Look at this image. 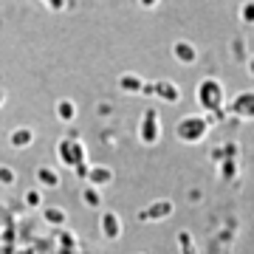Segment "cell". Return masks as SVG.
Here are the masks:
<instances>
[{"mask_svg":"<svg viewBox=\"0 0 254 254\" xmlns=\"http://www.w3.org/2000/svg\"><path fill=\"white\" fill-rule=\"evenodd\" d=\"M119 91H125V93H144L147 88V82L141 79V76H136V73H119Z\"/></svg>","mask_w":254,"mask_h":254,"instance_id":"cell-7","label":"cell"},{"mask_svg":"<svg viewBox=\"0 0 254 254\" xmlns=\"http://www.w3.org/2000/svg\"><path fill=\"white\" fill-rule=\"evenodd\" d=\"M57 153H60V158H63L68 167L85 164V147H82L79 141H73V138H63V141L57 144Z\"/></svg>","mask_w":254,"mask_h":254,"instance_id":"cell-5","label":"cell"},{"mask_svg":"<svg viewBox=\"0 0 254 254\" xmlns=\"http://www.w3.org/2000/svg\"><path fill=\"white\" fill-rule=\"evenodd\" d=\"M147 96H158L164 105H175V102L181 99V91H178V85L173 79H158V82H147L144 88Z\"/></svg>","mask_w":254,"mask_h":254,"instance_id":"cell-4","label":"cell"},{"mask_svg":"<svg viewBox=\"0 0 254 254\" xmlns=\"http://www.w3.org/2000/svg\"><path fill=\"white\" fill-rule=\"evenodd\" d=\"M0 181H3V184H11V181H14V173H11L9 167H0Z\"/></svg>","mask_w":254,"mask_h":254,"instance_id":"cell-14","label":"cell"},{"mask_svg":"<svg viewBox=\"0 0 254 254\" xmlns=\"http://www.w3.org/2000/svg\"><path fill=\"white\" fill-rule=\"evenodd\" d=\"M60 218H63V212H57V209L54 212H48V220H60Z\"/></svg>","mask_w":254,"mask_h":254,"instance_id":"cell-21","label":"cell"},{"mask_svg":"<svg viewBox=\"0 0 254 254\" xmlns=\"http://www.w3.org/2000/svg\"><path fill=\"white\" fill-rule=\"evenodd\" d=\"M173 57H175V63L192 65L195 60H198V51H195V46H192V43H187V40H178V43H173Z\"/></svg>","mask_w":254,"mask_h":254,"instance_id":"cell-6","label":"cell"},{"mask_svg":"<svg viewBox=\"0 0 254 254\" xmlns=\"http://www.w3.org/2000/svg\"><path fill=\"white\" fill-rule=\"evenodd\" d=\"M138 3H141L144 9H153V6H155V3H158V0H138Z\"/></svg>","mask_w":254,"mask_h":254,"instance_id":"cell-20","label":"cell"},{"mask_svg":"<svg viewBox=\"0 0 254 254\" xmlns=\"http://www.w3.org/2000/svg\"><path fill=\"white\" fill-rule=\"evenodd\" d=\"M175 133H178L181 141H200L209 133V122L203 116H184L175 125Z\"/></svg>","mask_w":254,"mask_h":254,"instance_id":"cell-2","label":"cell"},{"mask_svg":"<svg viewBox=\"0 0 254 254\" xmlns=\"http://www.w3.org/2000/svg\"><path fill=\"white\" fill-rule=\"evenodd\" d=\"M110 178H113V173H110L108 167H93L91 170V181L93 184H108Z\"/></svg>","mask_w":254,"mask_h":254,"instance_id":"cell-12","label":"cell"},{"mask_svg":"<svg viewBox=\"0 0 254 254\" xmlns=\"http://www.w3.org/2000/svg\"><path fill=\"white\" fill-rule=\"evenodd\" d=\"M31 141H34V130H31V127H26V125H17L9 133V144L14 147V150H23V147H28Z\"/></svg>","mask_w":254,"mask_h":254,"instance_id":"cell-8","label":"cell"},{"mask_svg":"<svg viewBox=\"0 0 254 254\" xmlns=\"http://www.w3.org/2000/svg\"><path fill=\"white\" fill-rule=\"evenodd\" d=\"M105 229H108V235H116L119 223H116V218H113V215H105Z\"/></svg>","mask_w":254,"mask_h":254,"instance_id":"cell-13","label":"cell"},{"mask_svg":"<svg viewBox=\"0 0 254 254\" xmlns=\"http://www.w3.org/2000/svg\"><path fill=\"white\" fill-rule=\"evenodd\" d=\"M85 200H88V203H99V192L93 190V187H88V190H85Z\"/></svg>","mask_w":254,"mask_h":254,"instance_id":"cell-16","label":"cell"},{"mask_svg":"<svg viewBox=\"0 0 254 254\" xmlns=\"http://www.w3.org/2000/svg\"><path fill=\"white\" fill-rule=\"evenodd\" d=\"M195 96H198V105L203 110H218L220 105H223V88H220V82L218 79H209V76L198 82Z\"/></svg>","mask_w":254,"mask_h":254,"instance_id":"cell-1","label":"cell"},{"mask_svg":"<svg viewBox=\"0 0 254 254\" xmlns=\"http://www.w3.org/2000/svg\"><path fill=\"white\" fill-rule=\"evenodd\" d=\"M57 119L63 122V125H71L73 119H76V105L71 99H60L57 102Z\"/></svg>","mask_w":254,"mask_h":254,"instance_id":"cell-10","label":"cell"},{"mask_svg":"<svg viewBox=\"0 0 254 254\" xmlns=\"http://www.w3.org/2000/svg\"><path fill=\"white\" fill-rule=\"evenodd\" d=\"M48 6H51V9L54 11H60V9H65V0H46Z\"/></svg>","mask_w":254,"mask_h":254,"instance_id":"cell-18","label":"cell"},{"mask_svg":"<svg viewBox=\"0 0 254 254\" xmlns=\"http://www.w3.org/2000/svg\"><path fill=\"white\" fill-rule=\"evenodd\" d=\"M170 212V203H158V206L150 209V215H167Z\"/></svg>","mask_w":254,"mask_h":254,"instance_id":"cell-17","label":"cell"},{"mask_svg":"<svg viewBox=\"0 0 254 254\" xmlns=\"http://www.w3.org/2000/svg\"><path fill=\"white\" fill-rule=\"evenodd\" d=\"M229 110L237 113V116H254V93H240V96L229 105Z\"/></svg>","mask_w":254,"mask_h":254,"instance_id":"cell-9","label":"cell"},{"mask_svg":"<svg viewBox=\"0 0 254 254\" xmlns=\"http://www.w3.org/2000/svg\"><path fill=\"white\" fill-rule=\"evenodd\" d=\"M161 136V122H158V110L155 108H144L141 119H138V138L144 144H155Z\"/></svg>","mask_w":254,"mask_h":254,"instance_id":"cell-3","label":"cell"},{"mask_svg":"<svg viewBox=\"0 0 254 254\" xmlns=\"http://www.w3.org/2000/svg\"><path fill=\"white\" fill-rule=\"evenodd\" d=\"M26 200H28V203H37V200H40V195H37V192H28Z\"/></svg>","mask_w":254,"mask_h":254,"instance_id":"cell-19","label":"cell"},{"mask_svg":"<svg viewBox=\"0 0 254 254\" xmlns=\"http://www.w3.org/2000/svg\"><path fill=\"white\" fill-rule=\"evenodd\" d=\"M6 105V91H0V108Z\"/></svg>","mask_w":254,"mask_h":254,"instance_id":"cell-22","label":"cell"},{"mask_svg":"<svg viewBox=\"0 0 254 254\" xmlns=\"http://www.w3.org/2000/svg\"><path fill=\"white\" fill-rule=\"evenodd\" d=\"M243 20L246 23H254V3H246L243 6Z\"/></svg>","mask_w":254,"mask_h":254,"instance_id":"cell-15","label":"cell"},{"mask_svg":"<svg viewBox=\"0 0 254 254\" xmlns=\"http://www.w3.org/2000/svg\"><path fill=\"white\" fill-rule=\"evenodd\" d=\"M37 178L43 184H48V187H57V184H60V175H57L51 167H40V170H37Z\"/></svg>","mask_w":254,"mask_h":254,"instance_id":"cell-11","label":"cell"}]
</instances>
